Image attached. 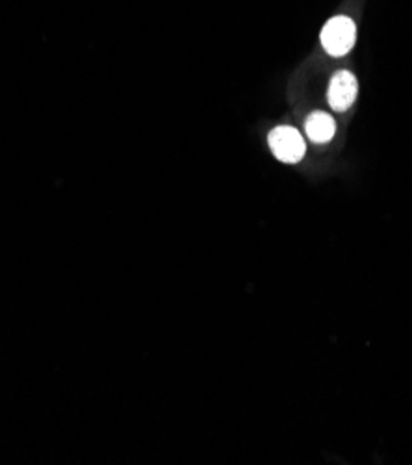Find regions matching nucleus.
<instances>
[{"instance_id":"nucleus-1","label":"nucleus","mask_w":412,"mask_h":465,"mask_svg":"<svg viewBox=\"0 0 412 465\" xmlns=\"http://www.w3.org/2000/svg\"><path fill=\"white\" fill-rule=\"evenodd\" d=\"M319 41L329 56L342 58L353 51L357 43V25L347 15H335L319 32Z\"/></svg>"},{"instance_id":"nucleus-2","label":"nucleus","mask_w":412,"mask_h":465,"mask_svg":"<svg viewBox=\"0 0 412 465\" xmlns=\"http://www.w3.org/2000/svg\"><path fill=\"white\" fill-rule=\"evenodd\" d=\"M273 156L283 163H299L305 158L306 145L303 135L294 126H277L267 135Z\"/></svg>"},{"instance_id":"nucleus-3","label":"nucleus","mask_w":412,"mask_h":465,"mask_svg":"<svg viewBox=\"0 0 412 465\" xmlns=\"http://www.w3.org/2000/svg\"><path fill=\"white\" fill-rule=\"evenodd\" d=\"M358 97V80L349 71H338L331 78L327 101L335 112L349 110Z\"/></svg>"},{"instance_id":"nucleus-4","label":"nucleus","mask_w":412,"mask_h":465,"mask_svg":"<svg viewBox=\"0 0 412 465\" xmlns=\"http://www.w3.org/2000/svg\"><path fill=\"white\" fill-rule=\"evenodd\" d=\"M305 132L312 143L326 145L337 134V123L326 112H314L308 115V119L305 123Z\"/></svg>"}]
</instances>
